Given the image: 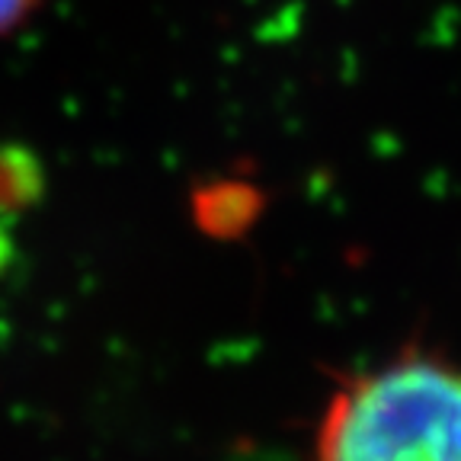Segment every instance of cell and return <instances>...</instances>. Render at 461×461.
Segmentation results:
<instances>
[{
    "instance_id": "6da1fadb",
    "label": "cell",
    "mask_w": 461,
    "mask_h": 461,
    "mask_svg": "<svg viewBox=\"0 0 461 461\" xmlns=\"http://www.w3.org/2000/svg\"><path fill=\"white\" fill-rule=\"evenodd\" d=\"M317 461H461V366L403 356L346 384L324 413Z\"/></svg>"
},
{
    "instance_id": "7a4b0ae2",
    "label": "cell",
    "mask_w": 461,
    "mask_h": 461,
    "mask_svg": "<svg viewBox=\"0 0 461 461\" xmlns=\"http://www.w3.org/2000/svg\"><path fill=\"white\" fill-rule=\"evenodd\" d=\"M45 0H0V36H10L14 29H20L29 16H36V10Z\"/></svg>"
}]
</instances>
